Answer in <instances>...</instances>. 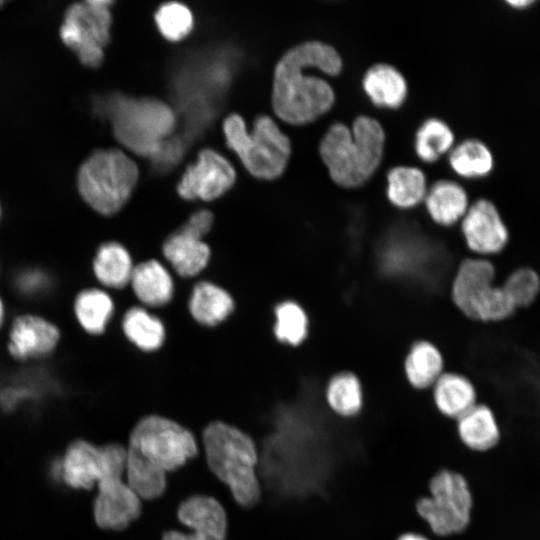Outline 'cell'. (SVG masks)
Listing matches in <instances>:
<instances>
[{
    "instance_id": "277c9868",
    "label": "cell",
    "mask_w": 540,
    "mask_h": 540,
    "mask_svg": "<svg viewBox=\"0 0 540 540\" xmlns=\"http://www.w3.org/2000/svg\"><path fill=\"white\" fill-rule=\"evenodd\" d=\"M126 466L165 475L184 466L198 454L193 433L159 415L141 418L131 430Z\"/></svg>"
},
{
    "instance_id": "d6a6232c",
    "label": "cell",
    "mask_w": 540,
    "mask_h": 540,
    "mask_svg": "<svg viewBox=\"0 0 540 540\" xmlns=\"http://www.w3.org/2000/svg\"><path fill=\"white\" fill-rule=\"evenodd\" d=\"M274 334L285 344L297 346L308 333V317L304 309L294 301H284L275 308Z\"/></svg>"
},
{
    "instance_id": "2e32d148",
    "label": "cell",
    "mask_w": 540,
    "mask_h": 540,
    "mask_svg": "<svg viewBox=\"0 0 540 540\" xmlns=\"http://www.w3.org/2000/svg\"><path fill=\"white\" fill-rule=\"evenodd\" d=\"M105 472L102 446L77 439L66 448L57 463V477L67 487L90 490L102 479Z\"/></svg>"
},
{
    "instance_id": "f35d334b",
    "label": "cell",
    "mask_w": 540,
    "mask_h": 540,
    "mask_svg": "<svg viewBox=\"0 0 540 540\" xmlns=\"http://www.w3.org/2000/svg\"><path fill=\"white\" fill-rule=\"evenodd\" d=\"M5 2L0 0V7L4 4Z\"/></svg>"
},
{
    "instance_id": "8d00e7d4",
    "label": "cell",
    "mask_w": 540,
    "mask_h": 540,
    "mask_svg": "<svg viewBox=\"0 0 540 540\" xmlns=\"http://www.w3.org/2000/svg\"><path fill=\"white\" fill-rule=\"evenodd\" d=\"M7 319V307L3 296L0 294V330L3 328Z\"/></svg>"
},
{
    "instance_id": "44dd1931",
    "label": "cell",
    "mask_w": 540,
    "mask_h": 540,
    "mask_svg": "<svg viewBox=\"0 0 540 540\" xmlns=\"http://www.w3.org/2000/svg\"><path fill=\"white\" fill-rule=\"evenodd\" d=\"M424 200L432 220L442 226H452L461 221L469 208L466 191L448 180L436 182Z\"/></svg>"
},
{
    "instance_id": "8992f818",
    "label": "cell",
    "mask_w": 540,
    "mask_h": 540,
    "mask_svg": "<svg viewBox=\"0 0 540 540\" xmlns=\"http://www.w3.org/2000/svg\"><path fill=\"white\" fill-rule=\"evenodd\" d=\"M137 179L138 168L124 152L115 148L101 149L80 166L77 187L93 210L109 216L125 205Z\"/></svg>"
},
{
    "instance_id": "7c38bea8",
    "label": "cell",
    "mask_w": 540,
    "mask_h": 540,
    "mask_svg": "<svg viewBox=\"0 0 540 540\" xmlns=\"http://www.w3.org/2000/svg\"><path fill=\"white\" fill-rule=\"evenodd\" d=\"M461 232L471 256L493 259L510 241V230L497 206L478 199L469 206L461 220Z\"/></svg>"
},
{
    "instance_id": "3957f363",
    "label": "cell",
    "mask_w": 540,
    "mask_h": 540,
    "mask_svg": "<svg viewBox=\"0 0 540 540\" xmlns=\"http://www.w3.org/2000/svg\"><path fill=\"white\" fill-rule=\"evenodd\" d=\"M385 134L380 123L359 116L352 130L342 123L329 127L319 152L332 180L346 188L363 185L377 169L384 151Z\"/></svg>"
},
{
    "instance_id": "4dcf8cb0",
    "label": "cell",
    "mask_w": 540,
    "mask_h": 540,
    "mask_svg": "<svg viewBox=\"0 0 540 540\" xmlns=\"http://www.w3.org/2000/svg\"><path fill=\"white\" fill-rule=\"evenodd\" d=\"M500 284L516 310L531 307L540 295V275L529 266L513 269Z\"/></svg>"
},
{
    "instance_id": "ba28073f",
    "label": "cell",
    "mask_w": 540,
    "mask_h": 540,
    "mask_svg": "<svg viewBox=\"0 0 540 540\" xmlns=\"http://www.w3.org/2000/svg\"><path fill=\"white\" fill-rule=\"evenodd\" d=\"M223 130L227 145L252 175L274 179L283 173L290 156V142L270 117H258L249 133L241 116L231 114L224 120Z\"/></svg>"
},
{
    "instance_id": "e575fe53",
    "label": "cell",
    "mask_w": 540,
    "mask_h": 540,
    "mask_svg": "<svg viewBox=\"0 0 540 540\" xmlns=\"http://www.w3.org/2000/svg\"><path fill=\"white\" fill-rule=\"evenodd\" d=\"M213 223V215L207 210H200L190 216L187 222L180 228L197 238L202 239L205 236Z\"/></svg>"
},
{
    "instance_id": "d590c367",
    "label": "cell",
    "mask_w": 540,
    "mask_h": 540,
    "mask_svg": "<svg viewBox=\"0 0 540 540\" xmlns=\"http://www.w3.org/2000/svg\"><path fill=\"white\" fill-rule=\"evenodd\" d=\"M397 540H429L427 537H425L422 534L415 533V532H406L401 534Z\"/></svg>"
},
{
    "instance_id": "f546056e",
    "label": "cell",
    "mask_w": 540,
    "mask_h": 540,
    "mask_svg": "<svg viewBox=\"0 0 540 540\" xmlns=\"http://www.w3.org/2000/svg\"><path fill=\"white\" fill-rule=\"evenodd\" d=\"M453 170L467 178L482 177L493 168V156L488 147L476 139H468L455 147L449 156Z\"/></svg>"
},
{
    "instance_id": "603a6c76",
    "label": "cell",
    "mask_w": 540,
    "mask_h": 540,
    "mask_svg": "<svg viewBox=\"0 0 540 540\" xmlns=\"http://www.w3.org/2000/svg\"><path fill=\"white\" fill-rule=\"evenodd\" d=\"M134 266L127 249L118 242L102 243L96 250L92 270L97 281L104 287L122 289L132 276Z\"/></svg>"
},
{
    "instance_id": "30bf717a",
    "label": "cell",
    "mask_w": 540,
    "mask_h": 540,
    "mask_svg": "<svg viewBox=\"0 0 540 540\" xmlns=\"http://www.w3.org/2000/svg\"><path fill=\"white\" fill-rule=\"evenodd\" d=\"M111 4L109 0L76 2L64 13L60 38L87 67L96 68L103 62L104 47L110 41Z\"/></svg>"
},
{
    "instance_id": "83f0119b",
    "label": "cell",
    "mask_w": 540,
    "mask_h": 540,
    "mask_svg": "<svg viewBox=\"0 0 540 540\" xmlns=\"http://www.w3.org/2000/svg\"><path fill=\"white\" fill-rule=\"evenodd\" d=\"M122 327L125 336L144 351L157 350L165 339L160 319L141 307H133L125 313Z\"/></svg>"
},
{
    "instance_id": "6da1fadb",
    "label": "cell",
    "mask_w": 540,
    "mask_h": 540,
    "mask_svg": "<svg viewBox=\"0 0 540 540\" xmlns=\"http://www.w3.org/2000/svg\"><path fill=\"white\" fill-rule=\"evenodd\" d=\"M341 68L340 55L326 43L308 41L288 50L274 71L272 106L276 115L302 125L326 113L335 100L333 89L310 72L316 69L334 76Z\"/></svg>"
},
{
    "instance_id": "484cf974",
    "label": "cell",
    "mask_w": 540,
    "mask_h": 540,
    "mask_svg": "<svg viewBox=\"0 0 540 540\" xmlns=\"http://www.w3.org/2000/svg\"><path fill=\"white\" fill-rule=\"evenodd\" d=\"M231 296L221 287L210 282L198 283L191 294L189 309L193 318L202 325L214 326L225 320L233 311Z\"/></svg>"
},
{
    "instance_id": "d4e9b609",
    "label": "cell",
    "mask_w": 540,
    "mask_h": 540,
    "mask_svg": "<svg viewBox=\"0 0 540 540\" xmlns=\"http://www.w3.org/2000/svg\"><path fill=\"white\" fill-rule=\"evenodd\" d=\"M443 357L429 341L414 343L404 361V372L409 384L416 389L432 387L443 374Z\"/></svg>"
},
{
    "instance_id": "ffe728a7",
    "label": "cell",
    "mask_w": 540,
    "mask_h": 540,
    "mask_svg": "<svg viewBox=\"0 0 540 540\" xmlns=\"http://www.w3.org/2000/svg\"><path fill=\"white\" fill-rule=\"evenodd\" d=\"M130 284L137 298L150 307L163 306L173 296L172 277L156 260H148L135 266Z\"/></svg>"
},
{
    "instance_id": "4316f807",
    "label": "cell",
    "mask_w": 540,
    "mask_h": 540,
    "mask_svg": "<svg viewBox=\"0 0 540 540\" xmlns=\"http://www.w3.org/2000/svg\"><path fill=\"white\" fill-rule=\"evenodd\" d=\"M387 180V196L394 206L412 208L425 199L426 180L421 170L398 166L389 171Z\"/></svg>"
},
{
    "instance_id": "7a4b0ae2",
    "label": "cell",
    "mask_w": 540,
    "mask_h": 540,
    "mask_svg": "<svg viewBox=\"0 0 540 540\" xmlns=\"http://www.w3.org/2000/svg\"><path fill=\"white\" fill-rule=\"evenodd\" d=\"M202 443L210 471L228 487L235 502L246 509L257 505L262 484L255 441L233 425L214 421L204 428Z\"/></svg>"
},
{
    "instance_id": "52a82bcc",
    "label": "cell",
    "mask_w": 540,
    "mask_h": 540,
    "mask_svg": "<svg viewBox=\"0 0 540 540\" xmlns=\"http://www.w3.org/2000/svg\"><path fill=\"white\" fill-rule=\"evenodd\" d=\"M108 113L118 141L142 156H155L175 126L172 109L152 98L117 96Z\"/></svg>"
},
{
    "instance_id": "7402d4cb",
    "label": "cell",
    "mask_w": 540,
    "mask_h": 540,
    "mask_svg": "<svg viewBox=\"0 0 540 540\" xmlns=\"http://www.w3.org/2000/svg\"><path fill=\"white\" fill-rule=\"evenodd\" d=\"M74 318L89 335H101L114 312V303L103 289L89 287L80 290L72 303Z\"/></svg>"
},
{
    "instance_id": "ab89813d",
    "label": "cell",
    "mask_w": 540,
    "mask_h": 540,
    "mask_svg": "<svg viewBox=\"0 0 540 540\" xmlns=\"http://www.w3.org/2000/svg\"><path fill=\"white\" fill-rule=\"evenodd\" d=\"M0 218H1V206H0Z\"/></svg>"
},
{
    "instance_id": "f1b7e54d",
    "label": "cell",
    "mask_w": 540,
    "mask_h": 540,
    "mask_svg": "<svg viewBox=\"0 0 540 540\" xmlns=\"http://www.w3.org/2000/svg\"><path fill=\"white\" fill-rule=\"evenodd\" d=\"M330 409L342 417L357 415L363 405V390L359 378L352 372H340L328 382L325 391Z\"/></svg>"
},
{
    "instance_id": "9a60e30c",
    "label": "cell",
    "mask_w": 540,
    "mask_h": 540,
    "mask_svg": "<svg viewBox=\"0 0 540 540\" xmlns=\"http://www.w3.org/2000/svg\"><path fill=\"white\" fill-rule=\"evenodd\" d=\"M232 165L219 153L205 149L197 162L188 167L177 186L179 195L187 200H213L226 192L235 181Z\"/></svg>"
},
{
    "instance_id": "836d02e7",
    "label": "cell",
    "mask_w": 540,
    "mask_h": 540,
    "mask_svg": "<svg viewBox=\"0 0 540 540\" xmlns=\"http://www.w3.org/2000/svg\"><path fill=\"white\" fill-rule=\"evenodd\" d=\"M155 21L162 35L171 41L184 38L193 26L191 11L178 2L160 6L155 14Z\"/></svg>"
},
{
    "instance_id": "74e56055",
    "label": "cell",
    "mask_w": 540,
    "mask_h": 540,
    "mask_svg": "<svg viewBox=\"0 0 540 540\" xmlns=\"http://www.w3.org/2000/svg\"><path fill=\"white\" fill-rule=\"evenodd\" d=\"M507 3L514 8H525L534 3L533 0H509Z\"/></svg>"
},
{
    "instance_id": "5bb4252c",
    "label": "cell",
    "mask_w": 540,
    "mask_h": 540,
    "mask_svg": "<svg viewBox=\"0 0 540 540\" xmlns=\"http://www.w3.org/2000/svg\"><path fill=\"white\" fill-rule=\"evenodd\" d=\"M177 518L190 532L168 530L162 540H225L227 515L221 503L212 496L192 495L177 507Z\"/></svg>"
},
{
    "instance_id": "9c48e42d",
    "label": "cell",
    "mask_w": 540,
    "mask_h": 540,
    "mask_svg": "<svg viewBox=\"0 0 540 540\" xmlns=\"http://www.w3.org/2000/svg\"><path fill=\"white\" fill-rule=\"evenodd\" d=\"M430 496L417 500L416 510L440 536L464 531L471 521L473 497L466 478L441 469L429 481Z\"/></svg>"
},
{
    "instance_id": "ac0fdd59",
    "label": "cell",
    "mask_w": 540,
    "mask_h": 540,
    "mask_svg": "<svg viewBox=\"0 0 540 540\" xmlns=\"http://www.w3.org/2000/svg\"><path fill=\"white\" fill-rule=\"evenodd\" d=\"M432 387L437 409L450 418L458 419L477 403L476 386L464 374L443 373Z\"/></svg>"
},
{
    "instance_id": "d6986e66",
    "label": "cell",
    "mask_w": 540,
    "mask_h": 540,
    "mask_svg": "<svg viewBox=\"0 0 540 540\" xmlns=\"http://www.w3.org/2000/svg\"><path fill=\"white\" fill-rule=\"evenodd\" d=\"M163 254L179 275L192 277L208 264L210 248L202 239L179 229L165 241Z\"/></svg>"
},
{
    "instance_id": "1f68e13d",
    "label": "cell",
    "mask_w": 540,
    "mask_h": 540,
    "mask_svg": "<svg viewBox=\"0 0 540 540\" xmlns=\"http://www.w3.org/2000/svg\"><path fill=\"white\" fill-rule=\"evenodd\" d=\"M454 142L450 128L441 120L428 119L416 133L415 150L420 159L434 162L447 152Z\"/></svg>"
},
{
    "instance_id": "8fae6325",
    "label": "cell",
    "mask_w": 540,
    "mask_h": 540,
    "mask_svg": "<svg viewBox=\"0 0 540 540\" xmlns=\"http://www.w3.org/2000/svg\"><path fill=\"white\" fill-rule=\"evenodd\" d=\"M61 340V329L54 321L38 312H22L9 324L6 349L13 360L25 363L49 357Z\"/></svg>"
},
{
    "instance_id": "cb8c5ba5",
    "label": "cell",
    "mask_w": 540,
    "mask_h": 540,
    "mask_svg": "<svg viewBox=\"0 0 540 540\" xmlns=\"http://www.w3.org/2000/svg\"><path fill=\"white\" fill-rule=\"evenodd\" d=\"M363 88L379 107L397 108L405 100L407 84L402 74L388 64H376L364 75Z\"/></svg>"
},
{
    "instance_id": "5b68a950",
    "label": "cell",
    "mask_w": 540,
    "mask_h": 540,
    "mask_svg": "<svg viewBox=\"0 0 540 540\" xmlns=\"http://www.w3.org/2000/svg\"><path fill=\"white\" fill-rule=\"evenodd\" d=\"M451 298L468 320L483 325L502 323L516 311L497 281L496 268L489 258L465 257L451 284Z\"/></svg>"
},
{
    "instance_id": "e0dca14e",
    "label": "cell",
    "mask_w": 540,
    "mask_h": 540,
    "mask_svg": "<svg viewBox=\"0 0 540 540\" xmlns=\"http://www.w3.org/2000/svg\"><path fill=\"white\" fill-rule=\"evenodd\" d=\"M457 421V432L461 441L474 451H487L500 440V428L492 408L484 403H476Z\"/></svg>"
},
{
    "instance_id": "4fadbf2b",
    "label": "cell",
    "mask_w": 540,
    "mask_h": 540,
    "mask_svg": "<svg viewBox=\"0 0 540 540\" xmlns=\"http://www.w3.org/2000/svg\"><path fill=\"white\" fill-rule=\"evenodd\" d=\"M96 487L93 517L99 528L121 531L139 518L141 499L127 484L124 475L106 477Z\"/></svg>"
}]
</instances>
